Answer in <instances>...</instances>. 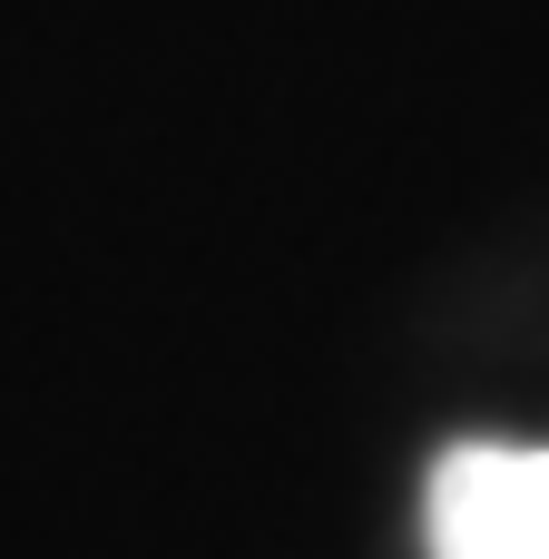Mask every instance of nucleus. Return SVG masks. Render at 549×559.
Returning <instances> with one entry per match:
<instances>
[{
    "instance_id": "f257e3e1",
    "label": "nucleus",
    "mask_w": 549,
    "mask_h": 559,
    "mask_svg": "<svg viewBox=\"0 0 549 559\" xmlns=\"http://www.w3.org/2000/svg\"><path fill=\"white\" fill-rule=\"evenodd\" d=\"M432 559H549V452H452L432 472Z\"/></svg>"
}]
</instances>
